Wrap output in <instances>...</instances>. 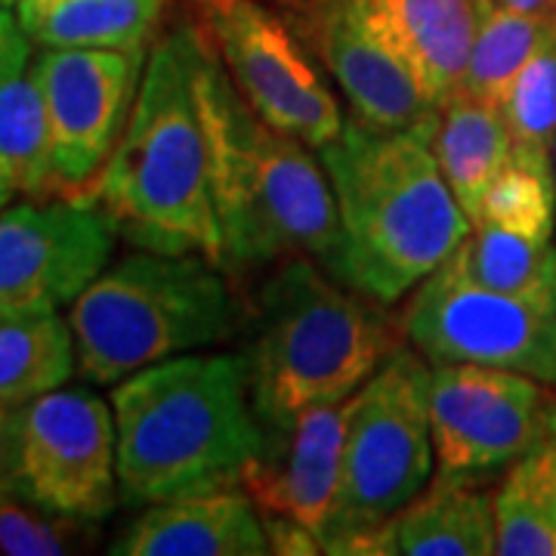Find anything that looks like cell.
I'll use <instances>...</instances> for the list:
<instances>
[{
  "mask_svg": "<svg viewBox=\"0 0 556 556\" xmlns=\"http://www.w3.org/2000/svg\"><path fill=\"white\" fill-rule=\"evenodd\" d=\"M118 229L97 199L47 195L0 211V313H56L109 266Z\"/></svg>",
  "mask_w": 556,
  "mask_h": 556,
  "instance_id": "4fadbf2b",
  "label": "cell"
},
{
  "mask_svg": "<svg viewBox=\"0 0 556 556\" xmlns=\"http://www.w3.org/2000/svg\"><path fill=\"white\" fill-rule=\"evenodd\" d=\"M31 47L35 43L22 31L16 10L0 7V84L25 72V65L31 60Z\"/></svg>",
  "mask_w": 556,
  "mask_h": 556,
  "instance_id": "f546056e",
  "label": "cell"
},
{
  "mask_svg": "<svg viewBox=\"0 0 556 556\" xmlns=\"http://www.w3.org/2000/svg\"><path fill=\"white\" fill-rule=\"evenodd\" d=\"M396 551L405 556L497 554L495 497L477 482L439 479L393 519Z\"/></svg>",
  "mask_w": 556,
  "mask_h": 556,
  "instance_id": "d6986e66",
  "label": "cell"
},
{
  "mask_svg": "<svg viewBox=\"0 0 556 556\" xmlns=\"http://www.w3.org/2000/svg\"><path fill=\"white\" fill-rule=\"evenodd\" d=\"M0 195H60L50 121L31 72L0 84Z\"/></svg>",
  "mask_w": 556,
  "mask_h": 556,
  "instance_id": "cb8c5ba5",
  "label": "cell"
},
{
  "mask_svg": "<svg viewBox=\"0 0 556 556\" xmlns=\"http://www.w3.org/2000/svg\"><path fill=\"white\" fill-rule=\"evenodd\" d=\"M430 375L433 365L415 346H399L346 399L338 495L318 538L321 554H399L393 519L427 489L437 457Z\"/></svg>",
  "mask_w": 556,
  "mask_h": 556,
  "instance_id": "52a82bcc",
  "label": "cell"
},
{
  "mask_svg": "<svg viewBox=\"0 0 556 556\" xmlns=\"http://www.w3.org/2000/svg\"><path fill=\"white\" fill-rule=\"evenodd\" d=\"M554 192H556V142H554Z\"/></svg>",
  "mask_w": 556,
  "mask_h": 556,
  "instance_id": "e575fe53",
  "label": "cell"
},
{
  "mask_svg": "<svg viewBox=\"0 0 556 556\" xmlns=\"http://www.w3.org/2000/svg\"><path fill=\"white\" fill-rule=\"evenodd\" d=\"M497 7L517 10V13H541V16H556V0H495Z\"/></svg>",
  "mask_w": 556,
  "mask_h": 556,
  "instance_id": "1f68e13d",
  "label": "cell"
},
{
  "mask_svg": "<svg viewBox=\"0 0 556 556\" xmlns=\"http://www.w3.org/2000/svg\"><path fill=\"white\" fill-rule=\"evenodd\" d=\"M501 556H556V405L544 430L495 489Z\"/></svg>",
  "mask_w": 556,
  "mask_h": 556,
  "instance_id": "44dd1931",
  "label": "cell"
},
{
  "mask_svg": "<svg viewBox=\"0 0 556 556\" xmlns=\"http://www.w3.org/2000/svg\"><path fill=\"white\" fill-rule=\"evenodd\" d=\"M402 340V321L387 303L331 276L318 260L278 263L260 281L254 334L241 353L263 430H281L313 405L346 402Z\"/></svg>",
  "mask_w": 556,
  "mask_h": 556,
  "instance_id": "5b68a950",
  "label": "cell"
},
{
  "mask_svg": "<svg viewBox=\"0 0 556 556\" xmlns=\"http://www.w3.org/2000/svg\"><path fill=\"white\" fill-rule=\"evenodd\" d=\"M93 541L87 519L43 510L20 492H0V554L62 556L84 551Z\"/></svg>",
  "mask_w": 556,
  "mask_h": 556,
  "instance_id": "4316f807",
  "label": "cell"
},
{
  "mask_svg": "<svg viewBox=\"0 0 556 556\" xmlns=\"http://www.w3.org/2000/svg\"><path fill=\"white\" fill-rule=\"evenodd\" d=\"M195 93L226 276L248 281L285 260L313 257L340 278L343 229L321 159L260 118L204 31L195 38Z\"/></svg>",
  "mask_w": 556,
  "mask_h": 556,
  "instance_id": "6da1fadb",
  "label": "cell"
},
{
  "mask_svg": "<svg viewBox=\"0 0 556 556\" xmlns=\"http://www.w3.org/2000/svg\"><path fill=\"white\" fill-rule=\"evenodd\" d=\"M192 3H199V7H204L207 13H214V10H223L229 0H192Z\"/></svg>",
  "mask_w": 556,
  "mask_h": 556,
  "instance_id": "d6a6232c",
  "label": "cell"
},
{
  "mask_svg": "<svg viewBox=\"0 0 556 556\" xmlns=\"http://www.w3.org/2000/svg\"><path fill=\"white\" fill-rule=\"evenodd\" d=\"M266 541H269V554L278 556H316L321 554V541L316 532H309L303 522L288 517H273V514H260Z\"/></svg>",
  "mask_w": 556,
  "mask_h": 556,
  "instance_id": "f1b7e54d",
  "label": "cell"
},
{
  "mask_svg": "<svg viewBox=\"0 0 556 556\" xmlns=\"http://www.w3.org/2000/svg\"><path fill=\"white\" fill-rule=\"evenodd\" d=\"M482 3H485V7H489V10H492V7H495V0H482Z\"/></svg>",
  "mask_w": 556,
  "mask_h": 556,
  "instance_id": "8d00e7d4",
  "label": "cell"
},
{
  "mask_svg": "<svg viewBox=\"0 0 556 556\" xmlns=\"http://www.w3.org/2000/svg\"><path fill=\"white\" fill-rule=\"evenodd\" d=\"M504 121L510 130L514 161L554 179L556 142V28L522 65L504 100Z\"/></svg>",
  "mask_w": 556,
  "mask_h": 556,
  "instance_id": "484cf974",
  "label": "cell"
},
{
  "mask_svg": "<svg viewBox=\"0 0 556 556\" xmlns=\"http://www.w3.org/2000/svg\"><path fill=\"white\" fill-rule=\"evenodd\" d=\"M207 35L248 105L281 134L321 149L343 130V112L300 35L257 0L207 13Z\"/></svg>",
  "mask_w": 556,
  "mask_h": 556,
  "instance_id": "7c38bea8",
  "label": "cell"
},
{
  "mask_svg": "<svg viewBox=\"0 0 556 556\" xmlns=\"http://www.w3.org/2000/svg\"><path fill=\"white\" fill-rule=\"evenodd\" d=\"M318 159L343 229L340 278L387 306L437 273L473 226L420 134L350 118Z\"/></svg>",
  "mask_w": 556,
  "mask_h": 556,
  "instance_id": "277c9868",
  "label": "cell"
},
{
  "mask_svg": "<svg viewBox=\"0 0 556 556\" xmlns=\"http://www.w3.org/2000/svg\"><path fill=\"white\" fill-rule=\"evenodd\" d=\"M294 28L350 102L353 121L433 139L439 105L383 28L375 0H306Z\"/></svg>",
  "mask_w": 556,
  "mask_h": 556,
  "instance_id": "5bb4252c",
  "label": "cell"
},
{
  "mask_svg": "<svg viewBox=\"0 0 556 556\" xmlns=\"http://www.w3.org/2000/svg\"><path fill=\"white\" fill-rule=\"evenodd\" d=\"M20 417L22 405L0 402V492H20Z\"/></svg>",
  "mask_w": 556,
  "mask_h": 556,
  "instance_id": "4dcf8cb0",
  "label": "cell"
},
{
  "mask_svg": "<svg viewBox=\"0 0 556 556\" xmlns=\"http://www.w3.org/2000/svg\"><path fill=\"white\" fill-rule=\"evenodd\" d=\"M7 204H10V199H3V195H0V211H3Z\"/></svg>",
  "mask_w": 556,
  "mask_h": 556,
  "instance_id": "d590c367",
  "label": "cell"
},
{
  "mask_svg": "<svg viewBox=\"0 0 556 556\" xmlns=\"http://www.w3.org/2000/svg\"><path fill=\"white\" fill-rule=\"evenodd\" d=\"M20 3H22V0H0V7H13V10H16Z\"/></svg>",
  "mask_w": 556,
  "mask_h": 556,
  "instance_id": "836d02e7",
  "label": "cell"
},
{
  "mask_svg": "<svg viewBox=\"0 0 556 556\" xmlns=\"http://www.w3.org/2000/svg\"><path fill=\"white\" fill-rule=\"evenodd\" d=\"M399 321L430 365H489L556 387V303L501 294L442 263L412 291Z\"/></svg>",
  "mask_w": 556,
  "mask_h": 556,
  "instance_id": "ba28073f",
  "label": "cell"
},
{
  "mask_svg": "<svg viewBox=\"0 0 556 556\" xmlns=\"http://www.w3.org/2000/svg\"><path fill=\"white\" fill-rule=\"evenodd\" d=\"M554 28L556 16L517 13L495 3L479 25L460 87L479 100L504 105L522 65L535 56L538 47L554 35Z\"/></svg>",
  "mask_w": 556,
  "mask_h": 556,
  "instance_id": "d4e9b609",
  "label": "cell"
},
{
  "mask_svg": "<svg viewBox=\"0 0 556 556\" xmlns=\"http://www.w3.org/2000/svg\"><path fill=\"white\" fill-rule=\"evenodd\" d=\"M430 146L457 204L464 207L470 223H479L489 186L514 161L504 109L457 87L455 93L439 102L437 130Z\"/></svg>",
  "mask_w": 556,
  "mask_h": 556,
  "instance_id": "ac0fdd59",
  "label": "cell"
},
{
  "mask_svg": "<svg viewBox=\"0 0 556 556\" xmlns=\"http://www.w3.org/2000/svg\"><path fill=\"white\" fill-rule=\"evenodd\" d=\"M479 219L504 226L510 232L551 241L556 229L554 179L510 161L489 186Z\"/></svg>",
  "mask_w": 556,
  "mask_h": 556,
  "instance_id": "83f0119b",
  "label": "cell"
},
{
  "mask_svg": "<svg viewBox=\"0 0 556 556\" xmlns=\"http://www.w3.org/2000/svg\"><path fill=\"white\" fill-rule=\"evenodd\" d=\"M115 556H263L269 541L241 489L149 504L112 544Z\"/></svg>",
  "mask_w": 556,
  "mask_h": 556,
  "instance_id": "2e32d148",
  "label": "cell"
},
{
  "mask_svg": "<svg viewBox=\"0 0 556 556\" xmlns=\"http://www.w3.org/2000/svg\"><path fill=\"white\" fill-rule=\"evenodd\" d=\"M375 7L433 102L455 93L489 7L482 0H375Z\"/></svg>",
  "mask_w": 556,
  "mask_h": 556,
  "instance_id": "e0dca14e",
  "label": "cell"
},
{
  "mask_svg": "<svg viewBox=\"0 0 556 556\" xmlns=\"http://www.w3.org/2000/svg\"><path fill=\"white\" fill-rule=\"evenodd\" d=\"M20 495L62 517L100 522L121 501L115 412L90 390H50L22 405Z\"/></svg>",
  "mask_w": 556,
  "mask_h": 556,
  "instance_id": "8fae6325",
  "label": "cell"
},
{
  "mask_svg": "<svg viewBox=\"0 0 556 556\" xmlns=\"http://www.w3.org/2000/svg\"><path fill=\"white\" fill-rule=\"evenodd\" d=\"M146 50L40 47L31 78L50 121L60 195L93 199L97 179L127 127Z\"/></svg>",
  "mask_w": 556,
  "mask_h": 556,
  "instance_id": "30bf717a",
  "label": "cell"
},
{
  "mask_svg": "<svg viewBox=\"0 0 556 556\" xmlns=\"http://www.w3.org/2000/svg\"><path fill=\"white\" fill-rule=\"evenodd\" d=\"M457 273L501 294L556 303V244L479 219L452 251Z\"/></svg>",
  "mask_w": 556,
  "mask_h": 556,
  "instance_id": "7402d4cb",
  "label": "cell"
},
{
  "mask_svg": "<svg viewBox=\"0 0 556 556\" xmlns=\"http://www.w3.org/2000/svg\"><path fill=\"white\" fill-rule=\"evenodd\" d=\"M167 0H22L16 20L35 47L146 50Z\"/></svg>",
  "mask_w": 556,
  "mask_h": 556,
  "instance_id": "ffe728a7",
  "label": "cell"
},
{
  "mask_svg": "<svg viewBox=\"0 0 556 556\" xmlns=\"http://www.w3.org/2000/svg\"><path fill=\"white\" fill-rule=\"evenodd\" d=\"M118 489L130 507L241 489L263 445L241 353L164 358L112 390Z\"/></svg>",
  "mask_w": 556,
  "mask_h": 556,
  "instance_id": "7a4b0ae2",
  "label": "cell"
},
{
  "mask_svg": "<svg viewBox=\"0 0 556 556\" xmlns=\"http://www.w3.org/2000/svg\"><path fill=\"white\" fill-rule=\"evenodd\" d=\"M343 424L346 402H325L281 430H263V445L241 479L260 514L298 519L321 538L338 495Z\"/></svg>",
  "mask_w": 556,
  "mask_h": 556,
  "instance_id": "9a60e30c",
  "label": "cell"
},
{
  "mask_svg": "<svg viewBox=\"0 0 556 556\" xmlns=\"http://www.w3.org/2000/svg\"><path fill=\"white\" fill-rule=\"evenodd\" d=\"M239 325L241 306L226 269L201 254H127L68 306L80 378L97 387L217 346Z\"/></svg>",
  "mask_w": 556,
  "mask_h": 556,
  "instance_id": "8992f818",
  "label": "cell"
},
{
  "mask_svg": "<svg viewBox=\"0 0 556 556\" xmlns=\"http://www.w3.org/2000/svg\"><path fill=\"white\" fill-rule=\"evenodd\" d=\"M75 338L56 313H0V402L25 405L72 378Z\"/></svg>",
  "mask_w": 556,
  "mask_h": 556,
  "instance_id": "603a6c76",
  "label": "cell"
},
{
  "mask_svg": "<svg viewBox=\"0 0 556 556\" xmlns=\"http://www.w3.org/2000/svg\"><path fill=\"white\" fill-rule=\"evenodd\" d=\"M195 25H177L146 56L137 100L93 199L121 239L223 266L207 134L195 93Z\"/></svg>",
  "mask_w": 556,
  "mask_h": 556,
  "instance_id": "3957f363",
  "label": "cell"
},
{
  "mask_svg": "<svg viewBox=\"0 0 556 556\" xmlns=\"http://www.w3.org/2000/svg\"><path fill=\"white\" fill-rule=\"evenodd\" d=\"M556 405V387L489 365H433L430 433L437 477L477 482L501 477L517 460Z\"/></svg>",
  "mask_w": 556,
  "mask_h": 556,
  "instance_id": "9c48e42d",
  "label": "cell"
}]
</instances>
